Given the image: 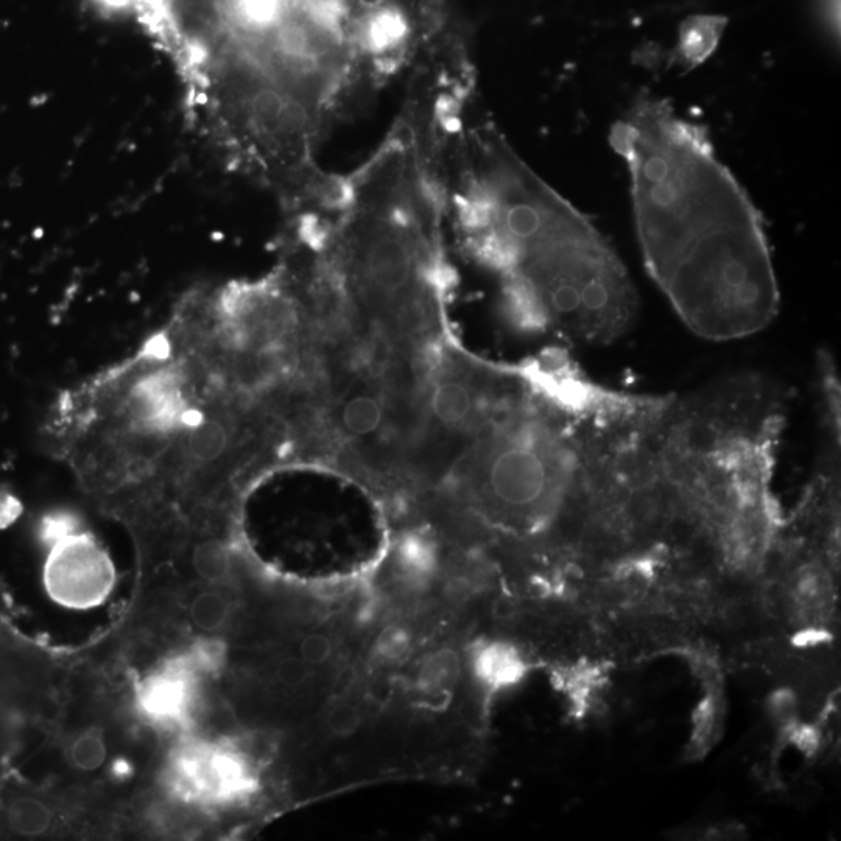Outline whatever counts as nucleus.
<instances>
[{
    "label": "nucleus",
    "instance_id": "f257e3e1",
    "mask_svg": "<svg viewBox=\"0 0 841 841\" xmlns=\"http://www.w3.org/2000/svg\"><path fill=\"white\" fill-rule=\"evenodd\" d=\"M609 142L630 172L645 267L681 321L712 342L768 328L781 293L761 214L708 130L641 94Z\"/></svg>",
    "mask_w": 841,
    "mask_h": 841
},
{
    "label": "nucleus",
    "instance_id": "f03ea898",
    "mask_svg": "<svg viewBox=\"0 0 841 841\" xmlns=\"http://www.w3.org/2000/svg\"><path fill=\"white\" fill-rule=\"evenodd\" d=\"M443 153L444 195L477 256L499 275L511 321L589 345L627 334L636 289L586 215L528 169L493 125L455 124Z\"/></svg>",
    "mask_w": 841,
    "mask_h": 841
},
{
    "label": "nucleus",
    "instance_id": "7ed1b4c3",
    "mask_svg": "<svg viewBox=\"0 0 841 841\" xmlns=\"http://www.w3.org/2000/svg\"><path fill=\"white\" fill-rule=\"evenodd\" d=\"M44 583L50 597L60 605L91 609L113 591L116 571L96 539L77 532L50 546Z\"/></svg>",
    "mask_w": 841,
    "mask_h": 841
},
{
    "label": "nucleus",
    "instance_id": "20e7f679",
    "mask_svg": "<svg viewBox=\"0 0 841 841\" xmlns=\"http://www.w3.org/2000/svg\"><path fill=\"white\" fill-rule=\"evenodd\" d=\"M170 785L178 795L200 803H229L253 792L250 765L231 748L192 742L176 751Z\"/></svg>",
    "mask_w": 841,
    "mask_h": 841
},
{
    "label": "nucleus",
    "instance_id": "39448f33",
    "mask_svg": "<svg viewBox=\"0 0 841 841\" xmlns=\"http://www.w3.org/2000/svg\"><path fill=\"white\" fill-rule=\"evenodd\" d=\"M194 669L186 656L173 659L161 672L148 676L138 689L141 711L161 725H183L195 701Z\"/></svg>",
    "mask_w": 841,
    "mask_h": 841
},
{
    "label": "nucleus",
    "instance_id": "423d86ee",
    "mask_svg": "<svg viewBox=\"0 0 841 841\" xmlns=\"http://www.w3.org/2000/svg\"><path fill=\"white\" fill-rule=\"evenodd\" d=\"M385 421V398L379 382H357L337 409V423L343 435L360 440L376 435Z\"/></svg>",
    "mask_w": 841,
    "mask_h": 841
},
{
    "label": "nucleus",
    "instance_id": "0eeeda50",
    "mask_svg": "<svg viewBox=\"0 0 841 841\" xmlns=\"http://www.w3.org/2000/svg\"><path fill=\"white\" fill-rule=\"evenodd\" d=\"M474 669L482 683L494 689L518 683L525 672L521 655L505 644H490L480 648Z\"/></svg>",
    "mask_w": 841,
    "mask_h": 841
},
{
    "label": "nucleus",
    "instance_id": "6e6552de",
    "mask_svg": "<svg viewBox=\"0 0 841 841\" xmlns=\"http://www.w3.org/2000/svg\"><path fill=\"white\" fill-rule=\"evenodd\" d=\"M460 676V658L454 650H444L433 653L419 670V686L427 692H444L457 683Z\"/></svg>",
    "mask_w": 841,
    "mask_h": 841
},
{
    "label": "nucleus",
    "instance_id": "1a4fd4ad",
    "mask_svg": "<svg viewBox=\"0 0 841 841\" xmlns=\"http://www.w3.org/2000/svg\"><path fill=\"white\" fill-rule=\"evenodd\" d=\"M8 823L21 835H41L52 823L46 804L35 798H19L8 807Z\"/></svg>",
    "mask_w": 841,
    "mask_h": 841
},
{
    "label": "nucleus",
    "instance_id": "9d476101",
    "mask_svg": "<svg viewBox=\"0 0 841 841\" xmlns=\"http://www.w3.org/2000/svg\"><path fill=\"white\" fill-rule=\"evenodd\" d=\"M194 569L203 580L219 583L231 571V556L220 542H203L195 549Z\"/></svg>",
    "mask_w": 841,
    "mask_h": 841
},
{
    "label": "nucleus",
    "instance_id": "9b49d317",
    "mask_svg": "<svg viewBox=\"0 0 841 841\" xmlns=\"http://www.w3.org/2000/svg\"><path fill=\"white\" fill-rule=\"evenodd\" d=\"M189 613L195 627L215 631L223 627V623L228 619L229 603L220 592H201L192 602Z\"/></svg>",
    "mask_w": 841,
    "mask_h": 841
},
{
    "label": "nucleus",
    "instance_id": "f8f14e48",
    "mask_svg": "<svg viewBox=\"0 0 841 841\" xmlns=\"http://www.w3.org/2000/svg\"><path fill=\"white\" fill-rule=\"evenodd\" d=\"M106 745L102 737L94 732L83 734L72 745L71 759L75 767L83 771H94L105 762Z\"/></svg>",
    "mask_w": 841,
    "mask_h": 841
},
{
    "label": "nucleus",
    "instance_id": "ddd939ff",
    "mask_svg": "<svg viewBox=\"0 0 841 841\" xmlns=\"http://www.w3.org/2000/svg\"><path fill=\"white\" fill-rule=\"evenodd\" d=\"M410 647V636L399 627H390L382 631L376 642V655L384 661H398Z\"/></svg>",
    "mask_w": 841,
    "mask_h": 841
},
{
    "label": "nucleus",
    "instance_id": "4468645a",
    "mask_svg": "<svg viewBox=\"0 0 841 841\" xmlns=\"http://www.w3.org/2000/svg\"><path fill=\"white\" fill-rule=\"evenodd\" d=\"M77 532L78 522L72 514H50L41 525V536L49 546H53V544H57V542L63 541L67 536L74 535Z\"/></svg>",
    "mask_w": 841,
    "mask_h": 841
},
{
    "label": "nucleus",
    "instance_id": "2eb2a0df",
    "mask_svg": "<svg viewBox=\"0 0 841 841\" xmlns=\"http://www.w3.org/2000/svg\"><path fill=\"white\" fill-rule=\"evenodd\" d=\"M328 725L337 736H351L360 726L359 709L349 703L335 704L329 712Z\"/></svg>",
    "mask_w": 841,
    "mask_h": 841
},
{
    "label": "nucleus",
    "instance_id": "dca6fc26",
    "mask_svg": "<svg viewBox=\"0 0 841 841\" xmlns=\"http://www.w3.org/2000/svg\"><path fill=\"white\" fill-rule=\"evenodd\" d=\"M300 653L301 659H304L309 666H320L331 656L332 644L324 634H309L301 644Z\"/></svg>",
    "mask_w": 841,
    "mask_h": 841
},
{
    "label": "nucleus",
    "instance_id": "f3484780",
    "mask_svg": "<svg viewBox=\"0 0 841 841\" xmlns=\"http://www.w3.org/2000/svg\"><path fill=\"white\" fill-rule=\"evenodd\" d=\"M310 675V666L304 659H284L276 670V676L284 686L298 687L306 683Z\"/></svg>",
    "mask_w": 841,
    "mask_h": 841
},
{
    "label": "nucleus",
    "instance_id": "a211bd4d",
    "mask_svg": "<svg viewBox=\"0 0 841 841\" xmlns=\"http://www.w3.org/2000/svg\"><path fill=\"white\" fill-rule=\"evenodd\" d=\"M798 708L795 698L789 694H781L773 700V712L776 717L781 720H787L795 714V709Z\"/></svg>",
    "mask_w": 841,
    "mask_h": 841
},
{
    "label": "nucleus",
    "instance_id": "6ab92c4d",
    "mask_svg": "<svg viewBox=\"0 0 841 841\" xmlns=\"http://www.w3.org/2000/svg\"><path fill=\"white\" fill-rule=\"evenodd\" d=\"M19 513V505L16 500L7 497V499L0 502V525H8L11 521H15Z\"/></svg>",
    "mask_w": 841,
    "mask_h": 841
},
{
    "label": "nucleus",
    "instance_id": "aec40b11",
    "mask_svg": "<svg viewBox=\"0 0 841 841\" xmlns=\"http://www.w3.org/2000/svg\"><path fill=\"white\" fill-rule=\"evenodd\" d=\"M513 614V606L507 600H499L496 605V616L499 619H508Z\"/></svg>",
    "mask_w": 841,
    "mask_h": 841
}]
</instances>
